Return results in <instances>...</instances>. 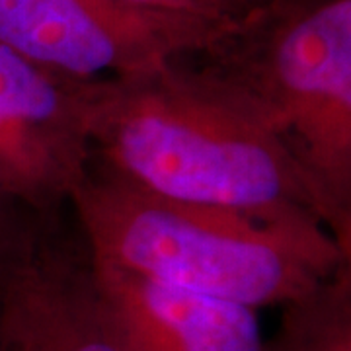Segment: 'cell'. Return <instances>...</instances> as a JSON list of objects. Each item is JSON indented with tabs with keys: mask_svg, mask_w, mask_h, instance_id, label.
Instances as JSON below:
<instances>
[{
	"mask_svg": "<svg viewBox=\"0 0 351 351\" xmlns=\"http://www.w3.org/2000/svg\"><path fill=\"white\" fill-rule=\"evenodd\" d=\"M86 125L92 160L147 191L269 219H318L250 98L193 55L86 80Z\"/></svg>",
	"mask_w": 351,
	"mask_h": 351,
	"instance_id": "1",
	"label": "cell"
},
{
	"mask_svg": "<svg viewBox=\"0 0 351 351\" xmlns=\"http://www.w3.org/2000/svg\"><path fill=\"white\" fill-rule=\"evenodd\" d=\"M96 262L164 287L283 306L351 262L318 219H269L162 197L92 160L71 197Z\"/></svg>",
	"mask_w": 351,
	"mask_h": 351,
	"instance_id": "2",
	"label": "cell"
},
{
	"mask_svg": "<svg viewBox=\"0 0 351 351\" xmlns=\"http://www.w3.org/2000/svg\"><path fill=\"white\" fill-rule=\"evenodd\" d=\"M193 57L250 98L351 258V0H263Z\"/></svg>",
	"mask_w": 351,
	"mask_h": 351,
	"instance_id": "3",
	"label": "cell"
},
{
	"mask_svg": "<svg viewBox=\"0 0 351 351\" xmlns=\"http://www.w3.org/2000/svg\"><path fill=\"white\" fill-rule=\"evenodd\" d=\"M232 25L123 0H0L2 45L86 80L201 53Z\"/></svg>",
	"mask_w": 351,
	"mask_h": 351,
	"instance_id": "4",
	"label": "cell"
},
{
	"mask_svg": "<svg viewBox=\"0 0 351 351\" xmlns=\"http://www.w3.org/2000/svg\"><path fill=\"white\" fill-rule=\"evenodd\" d=\"M92 158L86 78L0 43V193L43 223L61 225Z\"/></svg>",
	"mask_w": 351,
	"mask_h": 351,
	"instance_id": "5",
	"label": "cell"
},
{
	"mask_svg": "<svg viewBox=\"0 0 351 351\" xmlns=\"http://www.w3.org/2000/svg\"><path fill=\"white\" fill-rule=\"evenodd\" d=\"M2 351H131L78 228H47L0 271Z\"/></svg>",
	"mask_w": 351,
	"mask_h": 351,
	"instance_id": "6",
	"label": "cell"
},
{
	"mask_svg": "<svg viewBox=\"0 0 351 351\" xmlns=\"http://www.w3.org/2000/svg\"><path fill=\"white\" fill-rule=\"evenodd\" d=\"M131 351H262L258 311L164 287L96 262Z\"/></svg>",
	"mask_w": 351,
	"mask_h": 351,
	"instance_id": "7",
	"label": "cell"
},
{
	"mask_svg": "<svg viewBox=\"0 0 351 351\" xmlns=\"http://www.w3.org/2000/svg\"><path fill=\"white\" fill-rule=\"evenodd\" d=\"M262 351H351V262L283 304Z\"/></svg>",
	"mask_w": 351,
	"mask_h": 351,
	"instance_id": "8",
	"label": "cell"
},
{
	"mask_svg": "<svg viewBox=\"0 0 351 351\" xmlns=\"http://www.w3.org/2000/svg\"><path fill=\"white\" fill-rule=\"evenodd\" d=\"M47 228L51 225L0 193V271L22 260Z\"/></svg>",
	"mask_w": 351,
	"mask_h": 351,
	"instance_id": "9",
	"label": "cell"
},
{
	"mask_svg": "<svg viewBox=\"0 0 351 351\" xmlns=\"http://www.w3.org/2000/svg\"><path fill=\"white\" fill-rule=\"evenodd\" d=\"M138 6L158 8L166 12L188 14L223 24H237L260 6L263 0H123Z\"/></svg>",
	"mask_w": 351,
	"mask_h": 351,
	"instance_id": "10",
	"label": "cell"
},
{
	"mask_svg": "<svg viewBox=\"0 0 351 351\" xmlns=\"http://www.w3.org/2000/svg\"><path fill=\"white\" fill-rule=\"evenodd\" d=\"M0 351H2V350H0Z\"/></svg>",
	"mask_w": 351,
	"mask_h": 351,
	"instance_id": "11",
	"label": "cell"
}]
</instances>
